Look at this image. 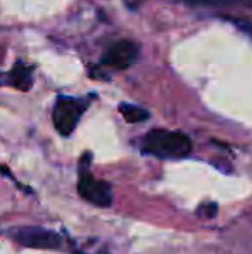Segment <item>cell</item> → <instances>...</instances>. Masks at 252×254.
I'll use <instances>...</instances> for the list:
<instances>
[{
	"mask_svg": "<svg viewBox=\"0 0 252 254\" xmlns=\"http://www.w3.org/2000/svg\"><path fill=\"white\" fill-rule=\"evenodd\" d=\"M78 192L85 201L95 204V206L107 207L112 202V189L105 180H99L88 170L80 171L78 178Z\"/></svg>",
	"mask_w": 252,
	"mask_h": 254,
	"instance_id": "277c9868",
	"label": "cell"
},
{
	"mask_svg": "<svg viewBox=\"0 0 252 254\" xmlns=\"http://www.w3.org/2000/svg\"><path fill=\"white\" fill-rule=\"evenodd\" d=\"M197 214L202 218H214L216 214H218V204L211 202V201L201 204V206L197 207Z\"/></svg>",
	"mask_w": 252,
	"mask_h": 254,
	"instance_id": "ba28073f",
	"label": "cell"
},
{
	"mask_svg": "<svg viewBox=\"0 0 252 254\" xmlns=\"http://www.w3.org/2000/svg\"><path fill=\"white\" fill-rule=\"evenodd\" d=\"M7 83L19 90H30L33 85V69L23 63H16L10 73L7 74Z\"/></svg>",
	"mask_w": 252,
	"mask_h": 254,
	"instance_id": "8992f818",
	"label": "cell"
},
{
	"mask_svg": "<svg viewBox=\"0 0 252 254\" xmlns=\"http://www.w3.org/2000/svg\"><path fill=\"white\" fill-rule=\"evenodd\" d=\"M85 109H87V101H80V99L73 97H59L54 106V113H52L55 130L64 137L71 135Z\"/></svg>",
	"mask_w": 252,
	"mask_h": 254,
	"instance_id": "7a4b0ae2",
	"label": "cell"
},
{
	"mask_svg": "<svg viewBox=\"0 0 252 254\" xmlns=\"http://www.w3.org/2000/svg\"><path fill=\"white\" fill-rule=\"evenodd\" d=\"M249 2H251V3H252V0H249Z\"/></svg>",
	"mask_w": 252,
	"mask_h": 254,
	"instance_id": "7c38bea8",
	"label": "cell"
},
{
	"mask_svg": "<svg viewBox=\"0 0 252 254\" xmlns=\"http://www.w3.org/2000/svg\"><path fill=\"white\" fill-rule=\"evenodd\" d=\"M5 83H7V74L0 73V87H2V85H5Z\"/></svg>",
	"mask_w": 252,
	"mask_h": 254,
	"instance_id": "9c48e42d",
	"label": "cell"
},
{
	"mask_svg": "<svg viewBox=\"0 0 252 254\" xmlns=\"http://www.w3.org/2000/svg\"><path fill=\"white\" fill-rule=\"evenodd\" d=\"M73 254H85V253H81V251H76V253H73Z\"/></svg>",
	"mask_w": 252,
	"mask_h": 254,
	"instance_id": "8fae6325",
	"label": "cell"
},
{
	"mask_svg": "<svg viewBox=\"0 0 252 254\" xmlns=\"http://www.w3.org/2000/svg\"><path fill=\"white\" fill-rule=\"evenodd\" d=\"M185 2H190V3H204L207 0H185Z\"/></svg>",
	"mask_w": 252,
	"mask_h": 254,
	"instance_id": "30bf717a",
	"label": "cell"
},
{
	"mask_svg": "<svg viewBox=\"0 0 252 254\" xmlns=\"http://www.w3.org/2000/svg\"><path fill=\"white\" fill-rule=\"evenodd\" d=\"M142 151L157 157H185L192 151V142L182 131L152 130L145 135Z\"/></svg>",
	"mask_w": 252,
	"mask_h": 254,
	"instance_id": "6da1fadb",
	"label": "cell"
},
{
	"mask_svg": "<svg viewBox=\"0 0 252 254\" xmlns=\"http://www.w3.org/2000/svg\"><path fill=\"white\" fill-rule=\"evenodd\" d=\"M138 57V45L130 40H119L112 44L102 56L101 64L112 69H126L137 61Z\"/></svg>",
	"mask_w": 252,
	"mask_h": 254,
	"instance_id": "5b68a950",
	"label": "cell"
},
{
	"mask_svg": "<svg viewBox=\"0 0 252 254\" xmlns=\"http://www.w3.org/2000/svg\"><path fill=\"white\" fill-rule=\"evenodd\" d=\"M119 113L128 123H142V121L149 120V111L144 107L133 106V104H121L119 106Z\"/></svg>",
	"mask_w": 252,
	"mask_h": 254,
	"instance_id": "52a82bcc",
	"label": "cell"
},
{
	"mask_svg": "<svg viewBox=\"0 0 252 254\" xmlns=\"http://www.w3.org/2000/svg\"><path fill=\"white\" fill-rule=\"evenodd\" d=\"M10 237L21 246L33 249H61L62 237L54 230L42 227H23L14 228L10 232Z\"/></svg>",
	"mask_w": 252,
	"mask_h": 254,
	"instance_id": "3957f363",
	"label": "cell"
}]
</instances>
